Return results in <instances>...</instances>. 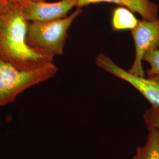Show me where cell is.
Wrapping results in <instances>:
<instances>
[{"label":"cell","mask_w":159,"mask_h":159,"mask_svg":"<svg viewBox=\"0 0 159 159\" xmlns=\"http://www.w3.org/2000/svg\"><path fill=\"white\" fill-rule=\"evenodd\" d=\"M29 23L20 3L8 1L0 6V61L21 70L52 63L54 58L27 44Z\"/></svg>","instance_id":"6da1fadb"},{"label":"cell","mask_w":159,"mask_h":159,"mask_svg":"<svg viewBox=\"0 0 159 159\" xmlns=\"http://www.w3.org/2000/svg\"><path fill=\"white\" fill-rule=\"evenodd\" d=\"M57 71L53 63L21 70L0 61V108L14 102L24 90L50 79Z\"/></svg>","instance_id":"7a4b0ae2"},{"label":"cell","mask_w":159,"mask_h":159,"mask_svg":"<svg viewBox=\"0 0 159 159\" xmlns=\"http://www.w3.org/2000/svg\"><path fill=\"white\" fill-rule=\"evenodd\" d=\"M82 12L78 8L70 16L49 21L30 22L26 37L31 48L52 57L63 55L68 31L74 20Z\"/></svg>","instance_id":"3957f363"},{"label":"cell","mask_w":159,"mask_h":159,"mask_svg":"<svg viewBox=\"0 0 159 159\" xmlns=\"http://www.w3.org/2000/svg\"><path fill=\"white\" fill-rule=\"evenodd\" d=\"M96 63L99 67L129 83L148 100L152 106L159 108V76L145 78L130 74L102 53L97 55Z\"/></svg>","instance_id":"277c9868"},{"label":"cell","mask_w":159,"mask_h":159,"mask_svg":"<svg viewBox=\"0 0 159 159\" xmlns=\"http://www.w3.org/2000/svg\"><path fill=\"white\" fill-rule=\"evenodd\" d=\"M134 42L136 55L130 68V74L144 77L143 61L144 55L159 48V19L139 20L136 27L131 30Z\"/></svg>","instance_id":"5b68a950"},{"label":"cell","mask_w":159,"mask_h":159,"mask_svg":"<svg viewBox=\"0 0 159 159\" xmlns=\"http://www.w3.org/2000/svg\"><path fill=\"white\" fill-rule=\"evenodd\" d=\"M25 18L29 22L49 21L67 17L68 12L77 7V0H60L56 2L45 1L20 4Z\"/></svg>","instance_id":"8992f818"},{"label":"cell","mask_w":159,"mask_h":159,"mask_svg":"<svg viewBox=\"0 0 159 159\" xmlns=\"http://www.w3.org/2000/svg\"><path fill=\"white\" fill-rule=\"evenodd\" d=\"M77 8L91 4L108 2L125 7L132 12L139 13L143 19L154 20L159 19V7L150 0H77Z\"/></svg>","instance_id":"52a82bcc"},{"label":"cell","mask_w":159,"mask_h":159,"mask_svg":"<svg viewBox=\"0 0 159 159\" xmlns=\"http://www.w3.org/2000/svg\"><path fill=\"white\" fill-rule=\"evenodd\" d=\"M148 129L146 141L137 148L133 159H159V132L152 127Z\"/></svg>","instance_id":"ba28073f"},{"label":"cell","mask_w":159,"mask_h":159,"mask_svg":"<svg viewBox=\"0 0 159 159\" xmlns=\"http://www.w3.org/2000/svg\"><path fill=\"white\" fill-rule=\"evenodd\" d=\"M129 8L120 6L114 10L111 18V26L114 31L134 29L139 20Z\"/></svg>","instance_id":"9c48e42d"},{"label":"cell","mask_w":159,"mask_h":159,"mask_svg":"<svg viewBox=\"0 0 159 159\" xmlns=\"http://www.w3.org/2000/svg\"><path fill=\"white\" fill-rule=\"evenodd\" d=\"M143 61L150 66L147 70L148 77L159 76V48L148 52L143 57Z\"/></svg>","instance_id":"30bf717a"},{"label":"cell","mask_w":159,"mask_h":159,"mask_svg":"<svg viewBox=\"0 0 159 159\" xmlns=\"http://www.w3.org/2000/svg\"><path fill=\"white\" fill-rule=\"evenodd\" d=\"M144 119L148 127L156 129L159 132V108L152 106L144 114Z\"/></svg>","instance_id":"8fae6325"},{"label":"cell","mask_w":159,"mask_h":159,"mask_svg":"<svg viewBox=\"0 0 159 159\" xmlns=\"http://www.w3.org/2000/svg\"><path fill=\"white\" fill-rule=\"evenodd\" d=\"M44 1L45 0H7V1L15 2L20 4H23L25 2H38V1Z\"/></svg>","instance_id":"7c38bea8"},{"label":"cell","mask_w":159,"mask_h":159,"mask_svg":"<svg viewBox=\"0 0 159 159\" xmlns=\"http://www.w3.org/2000/svg\"><path fill=\"white\" fill-rule=\"evenodd\" d=\"M7 2V0H0V6L6 4Z\"/></svg>","instance_id":"4fadbf2b"},{"label":"cell","mask_w":159,"mask_h":159,"mask_svg":"<svg viewBox=\"0 0 159 159\" xmlns=\"http://www.w3.org/2000/svg\"><path fill=\"white\" fill-rule=\"evenodd\" d=\"M131 159H133V157H132V158H131Z\"/></svg>","instance_id":"5bb4252c"}]
</instances>
